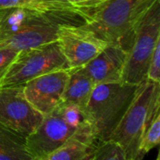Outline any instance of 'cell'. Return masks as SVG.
Listing matches in <instances>:
<instances>
[{
  "label": "cell",
  "mask_w": 160,
  "mask_h": 160,
  "mask_svg": "<svg viewBox=\"0 0 160 160\" xmlns=\"http://www.w3.org/2000/svg\"><path fill=\"white\" fill-rule=\"evenodd\" d=\"M157 0H106L83 25L108 43L128 50L135 28Z\"/></svg>",
  "instance_id": "6da1fadb"
},
{
  "label": "cell",
  "mask_w": 160,
  "mask_h": 160,
  "mask_svg": "<svg viewBox=\"0 0 160 160\" xmlns=\"http://www.w3.org/2000/svg\"><path fill=\"white\" fill-rule=\"evenodd\" d=\"M160 110V83L145 80L109 141L118 144L128 160H142L140 145L155 113Z\"/></svg>",
  "instance_id": "7a4b0ae2"
},
{
  "label": "cell",
  "mask_w": 160,
  "mask_h": 160,
  "mask_svg": "<svg viewBox=\"0 0 160 160\" xmlns=\"http://www.w3.org/2000/svg\"><path fill=\"white\" fill-rule=\"evenodd\" d=\"M137 88L138 85L124 82L95 85L83 114L98 142L109 141L130 106Z\"/></svg>",
  "instance_id": "3957f363"
},
{
  "label": "cell",
  "mask_w": 160,
  "mask_h": 160,
  "mask_svg": "<svg viewBox=\"0 0 160 160\" xmlns=\"http://www.w3.org/2000/svg\"><path fill=\"white\" fill-rule=\"evenodd\" d=\"M159 40L160 0H157L135 28L128 50L122 82L139 85L146 80L149 62Z\"/></svg>",
  "instance_id": "277c9868"
},
{
  "label": "cell",
  "mask_w": 160,
  "mask_h": 160,
  "mask_svg": "<svg viewBox=\"0 0 160 160\" xmlns=\"http://www.w3.org/2000/svg\"><path fill=\"white\" fill-rule=\"evenodd\" d=\"M68 68L57 42L45 44L20 52L0 79V88L23 86L41 75Z\"/></svg>",
  "instance_id": "5b68a950"
},
{
  "label": "cell",
  "mask_w": 160,
  "mask_h": 160,
  "mask_svg": "<svg viewBox=\"0 0 160 160\" xmlns=\"http://www.w3.org/2000/svg\"><path fill=\"white\" fill-rule=\"evenodd\" d=\"M64 116L60 105L51 113L45 115L38 128L26 137V147L33 160H39L53 153L67 143L80 129Z\"/></svg>",
  "instance_id": "8992f818"
},
{
  "label": "cell",
  "mask_w": 160,
  "mask_h": 160,
  "mask_svg": "<svg viewBox=\"0 0 160 160\" xmlns=\"http://www.w3.org/2000/svg\"><path fill=\"white\" fill-rule=\"evenodd\" d=\"M56 42L69 68L85 66L109 44L82 25H59Z\"/></svg>",
  "instance_id": "52a82bcc"
},
{
  "label": "cell",
  "mask_w": 160,
  "mask_h": 160,
  "mask_svg": "<svg viewBox=\"0 0 160 160\" xmlns=\"http://www.w3.org/2000/svg\"><path fill=\"white\" fill-rule=\"evenodd\" d=\"M44 115L24 97L22 86L0 88V126L29 136L41 124Z\"/></svg>",
  "instance_id": "ba28073f"
},
{
  "label": "cell",
  "mask_w": 160,
  "mask_h": 160,
  "mask_svg": "<svg viewBox=\"0 0 160 160\" xmlns=\"http://www.w3.org/2000/svg\"><path fill=\"white\" fill-rule=\"evenodd\" d=\"M69 70L60 69L41 75L22 86L26 99L42 115H48L62 103Z\"/></svg>",
  "instance_id": "9c48e42d"
},
{
  "label": "cell",
  "mask_w": 160,
  "mask_h": 160,
  "mask_svg": "<svg viewBox=\"0 0 160 160\" xmlns=\"http://www.w3.org/2000/svg\"><path fill=\"white\" fill-rule=\"evenodd\" d=\"M23 8L44 16L59 25H82L91 12L70 2L56 0H0V9Z\"/></svg>",
  "instance_id": "30bf717a"
},
{
  "label": "cell",
  "mask_w": 160,
  "mask_h": 160,
  "mask_svg": "<svg viewBox=\"0 0 160 160\" xmlns=\"http://www.w3.org/2000/svg\"><path fill=\"white\" fill-rule=\"evenodd\" d=\"M128 50L109 43L102 52L82 68L95 84L122 82Z\"/></svg>",
  "instance_id": "8fae6325"
},
{
  "label": "cell",
  "mask_w": 160,
  "mask_h": 160,
  "mask_svg": "<svg viewBox=\"0 0 160 160\" xmlns=\"http://www.w3.org/2000/svg\"><path fill=\"white\" fill-rule=\"evenodd\" d=\"M98 142L88 124L62 147L39 160H91Z\"/></svg>",
  "instance_id": "7c38bea8"
},
{
  "label": "cell",
  "mask_w": 160,
  "mask_h": 160,
  "mask_svg": "<svg viewBox=\"0 0 160 160\" xmlns=\"http://www.w3.org/2000/svg\"><path fill=\"white\" fill-rule=\"evenodd\" d=\"M95 85L82 67L70 68L62 103L74 105L83 111Z\"/></svg>",
  "instance_id": "4fadbf2b"
},
{
  "label": "cell",
  "mask_w": 160,
  "mask_h": 160,
  "mask_svg": "<svg viewBox=\"0 0 160 160\" xmlns=\"http://www.w3.org/2000/svg\"><path fill=\"white\" fill-rule=\"evenodd\" d=\"M0 160H33L27 151L26 137L0 126Z\"/></svg>",
  "instance_id": "5bb4252c"
},
{
  "label": "cell",
  "mask_w": 160,
  "mask_h": 160,
  "mask_svg": "<svg viewBox=\"0 0 160 160\" xmlns=\"http://www.w3.org/2000/svg\"><path fill=\"white\" fill-rule=\"evenodd\" d=\"M160 143V110L153 116L147 126L140 145V157L142 159L144 156Z\"/></svg>",
  "instance_id": "9a60e30c"
},
{
  "label": "cell",
  "mask_w": 160,
  "mask_h": 160,
  "mask_svg": "<svg viewBox=\"0 0 160 160\" xmlns=\"http://www.w3.org/2000/svg\"><path fill=\"white\" fill-rule=\"evenodd\" d=\"M91 160H128L121 147L112 141L99 142Z\"/></svg>",
  "instance_id": "2e32d148"
},
{
  "label": "cell",
  "mask_w": 160,
  "mask_h": 160,
  "mask_svg": "<svg viewBox=\"0 0 160 160\" xmlns=\"http://www.w3.org/2000/svg\"><path fill=\"white\" fill-rule=\"evenodd\" d=\"M146 79L160 83V40L157 43L153 55L150 59Z\"/></svg>",
  "instance_id": "e0dca14e"
},
{
  "label": "cell",
  "mask_w": 160,
  "mask_h": 160,
  "mask_svg": "<svg viewBox=\"0 0 160 160\" xmlns=\"http://www.w3.org/2000/svg\"><path fill=\"white\" fill-rule=\"evenodd\" d=\"M18 53V52L10 49L0 48V79L3 77L10 64L14 61Z\"/></svg>",
  "instance_id": "ac0fdd59"
},
{
  "label": "cell",
  "mask_w": 160,
  "mask_h": 160,
  "mask_svg": "<svg viewBox=\"0 0 160 160\" xmlns=\"http://www.w3.org/2000/svg\"><path fill=\"white\" fill-rule=\"evenodd\" d=\"M106 0H72L71 3L74 4L75 6H78L83 9L92 12L95 8L99 7Z\"/></svg>",
  "instance_id": "d6986e66"
},
{
  "label": "cell",
  "mask_w": 160,
  "mask_h": 160,
  "mask_svg": "<svg viewBox=\"0 0 160 160\" xmlns=\"http://www.w3.org/2000/svg\"><path fill=\"white\" fill-rule=\"evenodd\" d=\"M3 14H4V9H0V21H1V19H2Z\"/></svg>",
  "instance_id": "ffe728a7"
},
{
  "label": "cell",
  "mask_w": 160,
  "mask_h": 160,
  "mask_svg": "<svg viewBox=\"0 0 160 160\" xmlns=\"http://www.w3.org/2000/svg\"><path fill=\"white\" fill-rule=\"evenodd\" d=\"M56 1H64V2H72V0H56Z\"/></svg>",
  "instance_id": "44dd1931"
},
{
  "label": "cell",
  "mask_w": 160,
  "mask_h": 160,
  "mask_svg": "<svg viewBox=\"0 0 160 160\" xmlns=\"http://www.w3.org/2000/svg\"><path fill=\"white\" fill-rule=\"evenodd\" d=\"M157 160H160V158H159V155L158 156V158H157Z\"/></svg>",
  "instance_id": "7402d4cb"
}]
</instances>
